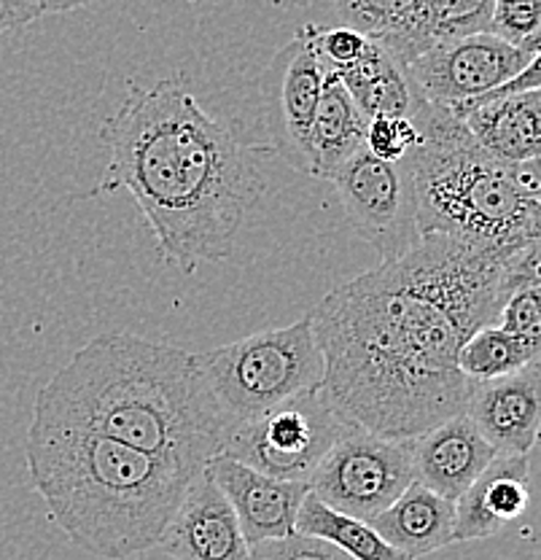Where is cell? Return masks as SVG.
<instances>
[{
    "label": "cell",
    "instance_id": "5",
    "mask_svg": "<svg viewBox=\"0 0 541 560\" xmlns=\"http://www.w3.org/2000/svg\"><path fill=\"white\" fill-rule=\"evenodd\" d=\"M410 151L421 235H447L511 254L541 232V202L517 186L511 162L487 154L445 105L423 101Z\"/></svg>",
    "mask_w": 541,
    "mask_h": 560
},
{
    "label": "cell",
    "instance_id": "27",
    "mask_svg": "<svg viewBox=\"0 0 541 560\" xmlns=\"http://www.w3.org/2000/svg\"><path fill=\"white\" fill-rule=\"evenodd\" d=\"M251 560H353L345 550H340L331 541L321 539V536L294 534L281 536V539H264L248 545Z\"/></svg>",
    "mask_w": 541,
    "mask_h": 560
},
{
    "label": "cell",
    "instance_id": "10",
    "mask_svg": "<svg viewBox=\"0 0 541 560\" xmlns=\"http://www.w3.org/2000/svg\"><path fill=\"white\" fill-rule=\"evenodd\" d=\"M531 55L493 33L436 40L412 62L410 75L428 103L458 108L477 101L528 66Z\"/></svg>",
    "mask_w": 541,
    "mask_h": 560
},
{
    "label": "cell",
    "instance_id": "16",
    "mask_svg": "<svg viewBox=\"0 0 541 560\" xmlns=\"http://www.w3.org/2000/svg\"><path fill=\"white\" fill-rule=\"evenodd\" d=\"M531 458L498 453L477 480L458 495L452 541H480L502 534L528 510Z\"/></svg>",
    "mask_w": 541,
    "mask_h": 560
},
{
    "label": "cell",
    "instance_id": "31",
    "mask_svg": "<svg viewBox=\"0 0 541 560\" xmlns=\"http://www.w3.org/2000/svg\"><path fill=\"white\" fill-rule=\"evenodd\" d=\"M46 16L44 0H0V33L20 31Z\"/></svg>",
    "mask_w": 541,
    "mask_h": 560
},
{
    "label": "cell",
    "instance_id": "33",
    "mask_svg": "<svg viewBox=\"0 0 541 560\" xmlns=\"http://www.w3.org/2000/svg\"><path fill=\"white\" fill-rule=\"evenodd\" d=\"M97 3V0H44L46 14H66V11L84 9V5Z\"/></svg>",
    "mask_w": 541,
    "mask_h": 560
},
{
    "label": "cell",
    "instance_id": "28",
    "mask_svg": "<svg viewBox=\"0 0 541 560\" xmlns=\"http://www.w3.org/2000/svg\"><path fill=\"white\" fill-rule=\"evenodd\" d=\"M421 143V130L410 116H372L364 145L386 162H399Z\"/></svg>",
    "mask_w": 541,
    "mask_h": 560
},
{
    "label": "cell",
    "instance_id": "12",
    "mask_svg": "<svg viewBox=\"0 0 541 560\" xmlns=\"http://www.w3.org/2000/svg\"><path fill=\"white\" fill-rule=\"evenodd\" d=\"M156 547L173 560H251L235 510L205 469L191 477Z\"/></svg>",
    "mask_w": 541,
    "mask_h": 560
},
{
    "label": "cell",
    "instance_id": "25",
    "mask_svg": "<svg viewBox=\"0 0 541 560\" xmlns=\"http://www.w3.org/2000/svg\"><path fill=\"white\" fill-rule=\"evenodd\" d=\"M417 0H334L342 25L364 33L369 40H380L407 16Z\"/></svg>",
    "mask_w": 541,
    "mask_h": 560
},
{
    "label": "cell",
    "instance_id": "1",
    "mask_svg": "<svg viewBox=\"0 0 541 560\" xmlns=\"http://www.w3.org/2000/svg\"><path fill=\"white\" fill-rule=\"evenodd\" d=\"M506 250L423 235L313 307L321 390L348 423L412 440L467 410L458 350L502 311Z\"/></svg>",
    "mask_w": 541,
    "mask_h": 560
},
{
    "label": "cell",
    "instance_id": "11",
    "mask_svg": "<svg viewBox=\"0 0 541 560\" xmlns=\"http://www.w3.org/2000/svg\"><path fill=\"white\" fill-rule=\"evenodd\" d=\"M261 84H264L272 151L283 156L294 171L307 173L310 167L307 140L321 103L324 68L299 33L272 57Z\"/></svg>",
    "mask_w": 541,
    "mask_h": 560
},
{
    "label": "cell",
    "instance_id": "29",
    "mask_svg": "<svg viewBox=\"0 0 541 560\" xmlns=\"http://www.w3.org/2000/svg\"><path fill=\"white\" fill-rule=\"evenodd\" d=\"M541 31V0H496L491 14V31L506 44L520 46L528 35Z\"/></svg>",
    "mask_w": 541,
    "mask_h": 560
},
{
    "label": "cell",
    "instance_id": "15",
    "mask_svg": "<svg viewBox=\"0 0 541 560\" xmlns=\"http://www.w3.org/2000/svg\"><path fill=\"white\" fill-rule=\"evenodd\" d=\"M496 455V447L480 434L467 412H458L412 436L415 480L450 501H458V495Z\"/></svg>",
    "mask_w": 541,
    "mask_h": 560
},
{
    "label": "cell",
    "instance_id": "34",
    "mask_svg": "<svg viewBox=\"0 0 541 560\" xmlns=\"http://www.w3.org/2000/svg\"><path fill=\"white\" fill-rule=\"evenodd\" d=\"M291 3H296V5H310L313 0H291Z\"/></svg>",
    "mask_w": 541,
    "mask_h": 560
},
{
    "label": "cell",
    "instance_id": "23",
    "mask_svg": "<svg viewBox=\"0 0 541 560\" xmlns=\"http://www.w3.org/2000/svg\"><path fill=\"white\" fill-rule=\"evenodd\" d=\"M436 40L491 31L496 0H423Z\"/></svg>",
    "mask_w": 541,
    "mask_h": 560
},
{
    "label": "cell",
    "instance_id": "14",
    "mask_svg": "<svg viewBox=\"0 0 541 560\" xmlns=\"http://www.w3.org/2000/svg\"><path fill=\"white\" fill-rule=\"evenodd\" d=\"M205 471L235 510L248 545L294 534L296 512L310 490V482L278 480L224 451L208 460Z\"/></svg>",
    "mask_w": 541,
    "mask_h": 560
},
{
    "label": "cell",
    "instance_id": "19",
    "mask_svg": "<svg viewBox=\"0 0 541 560\" xmlns=\"http://www.w3.org/2000/svg\"><path fill=\"white\" fill-rule=\"evenodd\" d=\"M366 125H369V116L358 108L351 92L334 73L324 70L321 103H318L310 140H307V151H310L307 175L331 180V175L364 149Z\"/></svg>",
    "mask_w": 541,
    "mask_h": 560
},
{
    "label": "cell",
    "instance_id": "9",
    "mask_svg": "<svg viewBox=\"0 0 541 560\" xmlns=\"http://www.w3.org/2000/svg\"><path fill=\"white\" fill-rule=\"evenodd\" d=\"M353 230L383 261L407 254L417 241V197L410 156L386 162L364 149L331 175Z\"/></svg>",
    "mask_w": 541,
    "mask_h": 560
},
{
    "label": "cell",
    "instance_id": "26",
    "mask_svg": "<svg viewBox=\"0 0 541 560\" xmlns=\"http://www.w3.org/2000/svg\"><path fill=\"white\" fill-rule=\"evenodd\" d=\"M302 38L310 44L313 55L318 57L324 70H337L345 68L351 62H356L361 55L369 46V38L364 33L353 31V27L340 25V27H318V25H305L296 31Z\"/></svg>",
    "mask_w": 541,
    "mask_h": 560
},
{
    "label": "cell",
    "instance_id": "4",
    "mask_svg": "<svg viewBox=\"0 0 541 560\" xmlns=\"http://www.w3.org/2000/svg\"><path fill=\"white\" fill-rule=\"evenodd\" d=\"M25 455L57 525L75 547L103 560L154 550L197 475L92 431L33 423Z\"/></svg>",
    "mask_w": 541,
    "mask_h": 560
},
{
    "label": "cell",
    "instance_id": "24",
    "mask_svg": "<svg viewBox=\"0 0 541 560\" xmlns=\"http://www.w3.org/2000/svg\"><path fill=\"white\" fill-rule=\"evenodd\" d=\"M496 324L509 331L531 359H541V285H522L504 300Z\"/></svg>",
    "mask_w": 541,
    "mask_h": 560
},
{
    "label": "cell",
    "instance_id": "7",
    "mask_svg": "<svg viewBox=\"0 0 541 560\" xmlns=\"http://www.w3.org/2000/svg\"><path fill=\"white\" fill-rule=\"evenodd\" d=\"M345 423L324 390L313 388L232 425L224 453L278 480L310 482Z\"/></svg>",
    "mask_w": 541,
    "mask_h": 560
},
{
    "label": "cell",
    "instance_id": "20",
    "mask_svg": "<svg viewBox=\"0 0 541 560\" xmlns=\"http://www.w3.org/2000/svg\"><path fill=\"white\" fill-rule=\"evenodd\" d=\"M334 73L342 81L356 105L366 116H415L426 97L412 81L410 70L401 68L380 44L369 40L364 55L356 62L337 70Z\"/></svg>",
    "mask_w": 541,
    "mask_h": 560
},
{
    "label": "cell",
    "instance_id": "8",
    "mask_svg": "<svg viewBox=\"0 0 541 560\" xmlns=\"http://www.w3.org/2000/svg\"><path fill=\"white\" fill-rule=\"evenodd\" d=\"M415 480L412 440H391L345 423L310 477V490L334 510L369 523Z\"/></svg>",
    "mask_w": 541,
    "mask_h": 560
},
{
    "label": "cell",
    "instance_id": "2",
    "mask_svg": "<svg viewBox=\"0 0 541 560\" xmlns=\"http://www.w3.org/2000/svg\"><path fill=\"white\" fill-rule=\"evenodd\" d=\"M101 140L108 165L92 195L130 191L162 259L184 272L226 259L267 191L259 154L272 145H248L213 119L184 75L132 90Z\"/></svg>",
    "mask_w": 541,
    "mask_h": 560
},
{
    "label": "cell",
    "instance_id": "6",
    "mask_svg": "<svg viewBox=\"0 0 541 560\" xmlns=\"http://www.w3.org/2000/svg\"><path fill=\"white\" fill-rule=\"evenodd\" d=\"M197 359L230 429L291 396L321 388L326 372L310 315L197 353Z\"/></svg>",
    "mask_w": 541,
    "mask_h": 560
},
{
    "label": "cell",
    "instance_id": "3",
    "mask_svg": "<svg viewBox=\"0 0 541 560\" xmlns=\"http://www.w3.org/2000/svg\"><path fill=\"white\" fill-rule=\"evenodd\" d=\"M33 425L92 431L189 471L205 469L230 434L197 353L130 331L75 350L38 390Z\"/></svg>",
    "mask_w": 541,
    "mask_h": 560
},
{
    "label": "cell",
    "instance_id": "13",
    "mask_svg": "<svg viewBox=\"0 0 541 560\" xmlns=\"http://www.w3.org/2000/svg\"><path fill=\"white\" fill-rule=\"evenodd\" d=\"M467 416L504 455H528L541 436V359L509 375L471 383Z\"/></svg>",
    "mask_w": 541,
    "mask_h": 560
},
{
    "label": "cell",
    "instance_id": "22",
    "mask_svg": "<svg viewBox=\"0 0 541 560\" xmlns=\"http://www.w3.org/2000/svg\"><path fill=\"white\" fill-rule=\"evenodd\" d=\"M531 353L498 324L480 326L458 350V370L469 381H491L528 364Z\"/></svg>",
    "mask_w": 541,
    "mask_h": 560
},
{
    "label": "cell",
    "instance_id": "32",
    "mask_svg": "<svg viewBox=\"0 0 541 560\" xmlns=\"http://www.w3.org/2000/svg\"><path fill=\"white\" fill-rule=\"evenodd\" d=\"M533 90H541V51L531 55L528 66L522 68L517 75H511L506 84L496 86V90L487 92V95H482V97H477V101H491V97L515 95V92H533ZM477 101H471V103H477ZM463 105H467V103H463Z\"/></svg>",
    "mask_w": 541,
    "mask_h": 560
},
{
    "label": "cell",
    "instance_id": "21",
    "mask_svg": "<svg viewBox=\"0 0 541 560\" xmlns=\"http://www.w3.org/2000/svg\"><path fill=\"white\" fill-rule=\"evenodd\" d=\"M296 530L321 536L353 560H410L404 552L393 550L369 523L324 504L313 490H307L296 512Z\"/></svg>",
    "mask_w": 541,
    "mask_h": 560
},
{
    "label": "cell",
    "instance_id": "35",
    "mask_svg": "<svg viewBox=\"0 0 541 560\" xmlns=\"http://www.w3.org/2000/svg\"><path fill=\"white\" fill-rule=\"evenodd\" d=\"M539 95H541V90H539Z\"/></svg>",
    "mask_w": 541,
    "mask_h": 560
},
{
    "label": "cell",
    "instance_id": "17",
    "mask_svg": "<svg viewBox=\"0 0 541 560\" xmlns=\"http://www.w3.org/2000/svg\"><path fill=\"white\" fill-rule=\"evenodd\" d=\"M461 116L471 138L502 162H526L541 156V95L515 92L450 108Z\"/></svg>",
    "mask_w": 541,
    "mask_h": 560
},
{
    "label": "cell",
    "instance_id": "18",
    "mask_svg": "<svg viewBox=\"0 0 541 560\" xmlns=\"http://www.w3.org/2000/svg\"><path fill=\"white\" fill-rule=\"evenodd\" d=\"M372 528L393 547L415 560L452 545L456 530V501L412 480L393 504L369 521Z\"/></svg>",
    "mask_w": 541,
    "mask_h": 560
},
{
    "label": "cell",
    "instance_id": "30",
    "mask_svg": "<svg viewBox=\"0 0 541 560\" xmlns=\"http://www.w3.org/2000/svg\"><path fill=\"white\" fill-rule=\"evenodd\" d=\"M522 285H541V232L511 250L504 261L506 296Z\"/></svg>",
    "mask_w": 541,
    "mask_h": 560
}]
</instances>
